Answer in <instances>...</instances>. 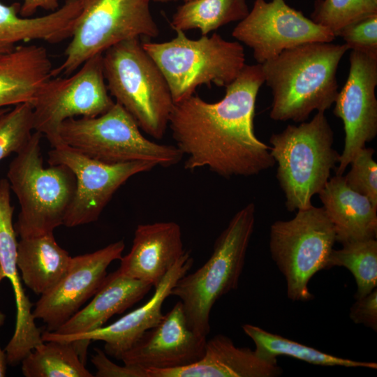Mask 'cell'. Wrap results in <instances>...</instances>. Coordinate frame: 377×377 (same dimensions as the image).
Instances as JSON below:
<instances>
[{"label": "cell", "instance_id": "1", "mask_svg": "<svg viewBox=\"0 0 377 377\" xmlns=\"http://www.w3.org/2000/svg\"><path fill=\"white\" fill-rule=\"evenodd\" d=\"M264 82L260 64H245L219 101L192 95L174 104L168 126L176 147L187 156L185 169L206 168L230 178L256 175L274 166L271 147L253 130L256 98Z\"/></svg>", "mask_w": 377, "mask_h": 377}, {"label": "cell", "instance_id": "2", "mask_svg": "<svg viewBox=\"0 0 377 377\" xmlns=\"http://www.w3.org/2000/svg\"><path fill=\"white\" fill-rule=\"evenodd\" d=\"M348 50L345 43H309L261 64L272 90L270 118L301 123L313 110L330 108L339 92L337 68Z\"/></svg>", "mask_w": 377, "mask_h": 377}, {"label": "cell", "instance_id": "3", "mask_svg": "<svg viewBox=\"0 0 377 377\" xmlns=\"http://www.w3.org/2000/svg\"><path fill=\"white\" fill-rule=\"evenodd\" d=\"M269 142L287 210L310 207L313 196L325 187L340 157L333 147L334 132L325 112L318 111L311 121L298 126L288 125L273 133Z\"/></svg>", "mask_w": 377, "mask_h": 377}, {"label": "cell", "instance_id": "4", "mask_svg": "<svg viewBox=\"0 0 377 377\" xmlns=\"http://www.w3.org/2000/svg\"><path fill=\"white\" fill-rule=\"evenodd\" d=\"M255 205L250 202L232 217L215 240L213 252L202 266L181 277L171 290L183 304L188 324L198 334L210 332V313L222 296L236 290L255 224Z\"/></svg>", "mask_w": 377, "mask_h": 377}, {"label": "cell", "instance_id": "5", "mask_svg": "<svg viewBox=\"0 0 377 377\" xmlns=\"http://www.w3.org/2000/svg\"><path fill=\"white\" fill-rule=\"evenodd\" d=\"M41 137L34 131L7 171L6 179L20 206L14 225L20 238L54 233L63 225L75 191L76 179L69 168L63 165L44 167Z\"/></svg>", "mask_w": 377, "mask_h": 377}, {"label": "cell", "instance_id": "6", "mask_svg": "<svg viewBox=\"0 0 377 377\" xmlns=\"http://www.w3.org/2000/svg\"><path fill=\"white\" fill-rule=\"evenodd\" d=\"M109 94L134 118L140 128L161 139L174 106L162 72L139 38L121 41L103 54Z\"/></svg>", "mask_w": 377, "mask_h": 377}, {"label": "cell", "instance_id": "7", "mask_svg": "<svg viewBox=\"0 0 377 377\" xmlns=\"http://www.w3.org/2000/svg\"><path fill=\"white\" fill-rule=\"evenodd\" d=\"M175 31L169 41L142 43L166 80L174 104L193 95L202 84L226 87L246 64L239 42L226 40L216 33L193 40L184 31Z\"/></svg>", "mask_w": 377, "mask_h": 377}, {"label": "cell", "instance_id": "8", "mask_svg": "<svg viewBox=\"0 0 377 377\" xmlns=\"http://www.w3.org/2000/svg\"><path fill=\"white\" fill-rule=\"evenodd\" d=\"M59 135L64 145L109 164L147 161L169 167L184 156L176 146L146 138L134 118L117 102L99 116L65 120Z\"/></svg>", "mask_w": 377, "mask_h": 377}, {"label": "cell", "instance_id": "9", "mask_svg": "<svg viewBox=\"0 0 377 377\" xmlns=\"http://www.w3.org/2000/svg\"><path fill=\"white\" fill-rule=\"evenodd\" d=\"M82 9L65 51L52 76H68L90 58L125 40L156 38L159 29L151 0H81Z\"/></svg>", "mask_w": 377, "mask_h": 377}, {"label": "cell", "instance_id": "10", "mask_svg": "<svg viewBox=\"0 0 377 377\" xmlns=\"http://www.w3.org/2000/svg\"><path fill=\"white\" fill-rule=\"evenodd\" d=\"M336 242L334 226L323 207L299 209L290 220L272 224L269 250L285 277L290 300L313 299L309 282L316 273L327 269Z\"/></svg>", "mask_w": 377, "mask_h": 377}, {"label": "cell", "instance_id": "11", "mask_svg": "<svg viewBox=\"0 0 377 377\" xmlns=\"http://www.w3.org/2000/svg\"><path fill=\"white\" fill-rule=\"evenodd\" d=\"M114 103L104 77L103 54H97L72 75L51 77L44 84L31 103L34 131L45 135L52 147L63 145L59 129L65 120L99 116Z\"/></svg>", "mask_w": 377, "mask_h": 377}, {"label": "cell", "instance_id": "12", "mask_svg": "<svg viewBox=\"0 0 377 377\" xmlns=\"http://www.w3.org/2000/svg\"><path fill=\"white\" fill-rule=\"evenodd\" d=\"M48 164L63 165L74 174L76 186L63 225L72 228L97 221L114 193L131 177L157 166L147 161L109 164L89 158L66 145L52 147Z\"/></svg>", "mask_w": 377, "mask_h": 377}, {"label": "cell", "instance_id": "13", "mask_svg": "<svg viewBox=\"0 0 377 377\" xmlns=\"http://www.w3.org/2000/svg\"><path fill=\"white\" fill-rule=\"evenodd\" d=\"M232 35L253 50L260 64L298 45L331 43L336 38L285 0H255L251 10L239 22Z\"/></svg>", "mask_w": 377, "mask_h": 377}, {"label": "cell", "instance_id": "14", "mask_svg": "<svg viewBox=\"0 0 377 377\" xmlns=\"http://www.w3.org/2000/svg\"><path fill=\"white\" fill-rule=\"evenodd\" d=\"M349 61L348 78L334 103L333 113L342 120L345 132L338 175L377 135V53L352 50Z\"/></svg>", "mask_w": 377, "mask_h": 377}, {"label": "cell", "instance_id": "15", "mask_svg": "<svg viewBox=\"0 0 377 377\" xmlns=\"http://www.w3.org/2000/svg\"><path fill=\"white\" fill-rule=\"evenodd\" d=\"M125 247L119 240L92 253L72 257L68 269L59 282L41 295L32 311L47 331H55L82 305L94 295L107 276L108 266L120 260Z\"/></svg>", "mask_w": 377, "mask_h": 377}, {"label": "cell", "instance_id": "16", "mask_svg": "<svg viewBox=\"0 0 377 377\" xmlns=\"http://www.w3.org/2000/svg\"><path fill=\"white\" fill-rule=\"evenodd\" d=\"M207 337L188 324L184 306L177 302L159 323L147 330L126 352L124 364L142 369H171L192 364L204 355Z\"/></svg>", "mask_w": 377, "mask_h": 377}, {"label": "cell", "instance_id": "17", "mask_svg": "<svg viewBox=\"0 0 377 377\" xmlns=\"http://www.w3.org/2000/svg\"><path fill=\"white\" fill-rule=\"evenodd\" d=\"M193 263L190 252L186 251L165 274L155 287L151 297L142 306L126 313L115 322L88 332L61 335L46 330L42 333L43 341H62L82 342L89 345L91 341L105 342V353L117 360L129 350L145 332L157 325L163 318L162 306L170 296L176 282L188 272Z\"/></svg>", "mask_w": 377, "mask_h": 377}, {"label": "cell", "instance_id": "18", "mask_svg": "<svg viewBox=\"0 0 377 377\" xmlns=\"http://www.w3.org/2000/svg\"><path fill=\"white\" fill-rule=\"evenodd\" d=\"M15 207L10 203V187L0 182V263L5 278L10 281L16 303V322L13 335L5 348L7 363L13 366L43 342L36 326L29 297L22 288L17 265L16 232L13 223Z\"/></svg>", "mask_w": 377, "mask_h": 377}, {"label": "cell", "instance_id": "19", "mask_svg": "<svg viewBox=\"0 0 377 377\" xmlns=\"http://www.w3.org/2000/svg\"><path fill=\"white\" fill-rule=\"evenodd\" d=\"M281 373L277 360L264 358L249 348L237 347L223 334L207 340L203 356L192 364L145 370L146 377H276Z\"/></svg>", "mask_w": 377, "mask_h": 377}, {"label": "cell", "instance_id": "20", "mask_svg": "<svg viewBox=\"0 0 377 377\" xmlns=\"http://www.w3.org/2000/svg\"><path fill=\"white\" fill-rule=\"evenodd\" d=\"M185 252L178 223L140 224L135 230L130 251L120 258L118 270L156 287Z\"/></svg>", "mask_w": 377, "mask_h": 377}, {"label": "cell", "instance_id": "21", "mask_svg": "<svg viewBox=\"0 0 377 377\" xmlns=\"http://www.w3.org/2000/svg\"><path fill=\"white\" fill-rule=\"evenodd\" d=\"M20 3L8 6L0 1V57L12 52L20 43H59L71 38L82 2L66 0L56 10L36 17L20 16Z\"/></svg>", "mask_w": 377, "mask_h": 377}, {"label": "cell", "instance_id": "22", "mask_svg": "<svg viewBox=\"0 0 377 377\" xmlns=\"http://www.w3.org/2000/svg\"><path fill=\"white\" fill-rule=\"evenodd\" d=\"M341 244L376 239L377 208L366 196L353 191L344 177L336 175L318 194Z\"/></svg>", "mask_w": 377, "mask_h": 377}, {"label": "cell", "instance_id": "23", "mask_svg": "<svg viewBox=\"0 0 377 377\" xmlns=\"http://www.w3.org/2000/svg\"><path fill=\"white\" fill-rule=\"evenodd\" d=\"M52 64L46 48L20 45L0 57V109L31 104L51 78Z\"/></svg>", "mask_w": 377, "mask_h": 377}, {"label": "cell", "instance_id": "24", "mask_svg": "<svg viewBox=\"0 0 377 377\" xmlns=\"http://www.w3.org/2000/svg\"><path fill=\"white\" fill-rule=\"evenodd\" d=\"M153 286L121 274L118 269L107 274L92 300L80 309L58 329L61 335L88 332L98 329L114 315L141 300Z\"/></svg>", "mask_w": 377, "mask_h": 377}, {"label": "cell", "instance_id": "25", "mask_svg": "<svg viewBox=\"0 0 377 377\" xmlns=\"http://www.w3.org/2000/svg\"><path fill=\"white\" fill-rule=\"evenodd\" d=\"M71 256L56 242L54 233L20 238L17 242V265L25 285L43 295L66 272Z\"/></svg>", "mask_w": 377, "mask_h": 377}, {"label": "cell", "instance_id": "26", "mask_svg": "<svg viewBox=\"0 0 377 377\" xmlns=\"http://www.w3.org/2000/svg\"><path fill=\"white\" fill-rule=\"evenodd\" d=\"M249 12L246 0H189L177 7L170 26L175 31L197 29L205 36L228 23L241 21Z\"/></svg>", "mask_w": 377, "mask_h": 377}, {"label": "cell", "instance_id": "27", "mask_svg": "<svg viewBox=\"0 0 377 377\" xmlns=\"http://www.w3.org/2000/svg\"><path fill=\"white\" fill-rule=\"evenodd\" d=\"M242 329L254 342L257 353L266 359L276 360L278 356L286 355L316 365L377 368L376 362L356 361L332 355L256 325L244 324Z\"/></svg>", "mask_w": 377, "mask_h": 377}, {"label": "cell", "instance_id": "28", "mask_svg": "<svg viewBox=\"0 0 377 377\" xmlns=\"http://www.w3.org/2000/svg\"><path fill=\"white\" fill-rule=\"evenodd\" d=\"M26 377H93L72 342L47 341L22 360Z\"/></svg>", "mask_w": 377, "mask_h": 377}, {"label": "cell", "instance_id": "29", "mask_svg": "<svg viewBox=\"0 0 377 377\" xmlns=\"http://www.w3.org/2000/svg\"><path fill=\"white\" fill-rule=\"evenodd\" d=\"M344 267L353 275L357 291L355 299L366 296L377 286V240L369 239L342 244L332 249L327 269Z\"/></svg>", "mask_w": 377, "mask_h": 377}, {"label": "cell", "instance_id": "30", "mask_svg": "<svg viewBox=\"0 0 377 377\" xmlns=\"http://www.w3.org/2000/svg\"><path fill=\"white\" fill-rule=\"evenodd\" d=\"M377 14V0H316L311 20L335 36L346 26Z\"/></svg>", "mask_w": 377, "mask_h": 377}, {"label": "cell", "instance_id": "31", "mask_svg": "<svg viewBox=\"0 0 377 377\" xmlns=\"http://www.w3.org/2000/svg\"><path fill=\"white\" fill-rule=\"evenodd\" d=\"M33 107L30 103L14 106L0 115V161L16 154L34 132Z\"/></svg>", "mask_w": 377, "mask_h": 377}, {"label": "cell", "instance_id": "32", "mask_svg": "<svg viewBox=\"0 0 377 377\" xmlns=\"http://www.w3.org/2000/svg\"><path fill=\"white\" fill-rule=\"evenodd\" d=\"M374 153L372 148L362 149L350 163V169L343 177L351 189L368 198L377 208V163L374 159Z\"/></svg>", "mask_w": 377, "mask_h": 377}, {"label": "cell", "instance_id": "33", "mask_svg": "<svg viewBox=\"0 0 377 377\" xmlns=\"http://www.w3.org/2000/svg\"><path fill=\"white\" fill-rule=\"evenodd\" d=\"M337 36L343 39L348 50L377 53V14L346 26Z\"/></svg>", "mask_w": 377, "mask_h": 377}, {"label": "cell", "instance_id": "34", "mask_svg": "<svg viewBox=\"0 0 377 377\" xmlns=\"http://www.w3.org/2000/svg\"><path fill=\"white\" fill-rule=\"evenodd\" d=\"M91 361L96 369L97 377H146L145 370L135 366H119L112 362L103 350L95 348Z\"/></svg>", "mask_w": 377, "mask_h": 377}, {"label": "cell", "instance_id": "35", "mask_svg": "<svg viewBox=\"0 0 377 377\" xmlns=\"http://www.w3.org/2000/svg\"><path fill=\"white\" fill-rule=\"evenodd\" d=\"M350 318L356 324L377 330V289L368 295L356 299L350 307Z\"/></svg>", "mask_w": 377, "mask_h": 377}, {"label": "cell", "instance_id": "36", "mask_svg": "<svg viewBox=\"0 0 377 377\" xmlns=\"http://www.w3.org/2000/svg\"><path fill=\"white\" fill-rule=\"evenodd\" d=\"M20 15L29 17L39 8L54 11L59 8L58 0H20Z\"/></svg>", "mask_w": 377, "mask_h": 377}, {"label": "cell", "instance_id": "37", "mask_svg": "<svg viewBox=\"0 0 377 377\" xmlns=\"http://www.w3.org/2000/svg\"><path fill=\"white\" fill-rule=\"evenodd\" d=\"M5 314L0 311V327L3 325L5 321ZM6 353L0 348V377H3L6 374Z\"/></svg>", "mask_w": 377, "mask_h": 377}, {"label": "cell", "instance_id": "38", "mask_svg": "<svg viewBox=\"0 0 377 377\" xmlns=\"http://www.w3.org/2000/svg\"><path fill=\"white\" fill-rule=\"evenodd\" d=\"M151 1L158 2V3H168L171 1H175L177 0H151Z\"/></svg>", "mask_w": 377, "mask_h": 377}, {"label": "cell", "instance_id": "39", "mask_svg": "<svg viewBox=\"0 0 377 377\" xmlns=\"http://www.w3.org/2000/svg\"><path fill=\"white\" fill-rule=\"evenodd\" d=\"M4 278H5V276H4L3 269H2L1 263H0V283L2 281V279H3Z\"/></svg>", "mask_w": 377, "mask_h": 377}, {"label": "cell", "instance_id": "40", "mask_svg": "<svg viewBox=\"0 0 377 377\" xmlns=\"http://www.w3.org/2000/svg\"><path fill=\"white\" fill-rule=\"evenodd\" d=\"M8 109L5 108H2V109H0V115L2 114L3 112H5L6 110H8Z\"/></svg>", "mask_w": 377, "mask_h": 377}, {"label": "cell", "instance_id": "41", "mask_svg": "<svg viewBox=\"0 0 377 377\" xmlns=\"http://www.w3.org/2000/svg\"><path fill=\"white\" fill-rule=\"evenodd\" d=\"M189 1V0H183L184 2V1Z\"/></svg>", "mask_w": 377, "mask_h": 377}]
</instances>
